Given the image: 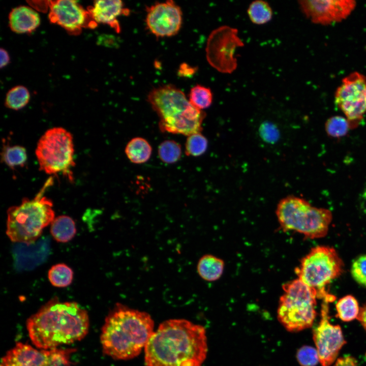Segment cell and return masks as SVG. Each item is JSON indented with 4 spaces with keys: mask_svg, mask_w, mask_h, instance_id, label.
Here are the masks:
<instances>
[{
    "mask_svg": "<svg viewBox=\"0 0 366 366\" xmlns=\"http://www.w3.org/2000/svg\"><path fill=\"white\" fill-rule=\"evenodd\" d=\"M260 134L264 140L272 142L278 138L279 133L277 128L270 123H264L260 127Z\"/></svg>",
    "mask_w": 366,
    "mask_h": 366,
    "instance_id": "cell-34",
    "label": "cell"
},
{
    "mask_svg": "<svg viewBox=\"0 0 366 366\" xmlns=\"http://www.w3.org/2000/svg\"><path fill=\"white\" fill-rule=\"evenodd\" d=\"M276 215L284 230H293L312 239L327 234L332 218L329 210L313 206L305 199L295 196L281 199Z\"/></svg>",
    "mask_w": 366,
    "mask_h": 366,
    "instance_id": "cell-6",
    "label": "cell"
},
{
    "mask_svg": "<svg viewBox=\"0 0 366 366\" xmlns=\"http://www.w3.org/2000/svg\"><path fill=\"white\" fill-rule=\"evenodd\" d=\"M160 159L165 163L171 164L177 162L181 156V148L179 144L173 140H165L158 147Z\"/></svg>",
    "mask_w": 366,
    "mask_h": 366,
    "instance_id": "cell-30",
    "label": "cell"
},
{
    "mask_svg": "<svg viewBox=\"0 0 366 366\" xmlns=\"http://www.w3.org/2000/svg\"><path fill=\"white\" fill-rule=\"evenodd\" d=\"M88 11L95 22L108 24L117 33L120 30L117 18L121 15H128L130 12L119 0L96 1Z\"/></svg>",
    "mask_w": 366,
    "mask_h": 366,
    "instance_id": "cell-17",
    "label": "cell"
},
{
    "mask_svg": "<svg viewBox=\"0 0 366 366\" xmlns=\"http://www.w3.org/2000/svg\"><path fill=\"white\" fill-rule=\"evenodd\" d=\"M207 140L201 133H197L188 136L185 152L187 155L198 157L203 154L207 148Z\"/></svg>",
    "mask_w": 366,
    "mask_h": 366,
    "instance_id": "cell-31",
    "label": "cell"
},
{
    "mask_svg": "<svg viewBox=\"0 0 366 366\" xmlns=\"http://www.w3.org/2000/svg\"><path fill=\"white\" fill-rule=\"evenodd\" d=\"M89 327V316L85 309L76 302H61L57 297L42 306L26 321L33 344L45 350L82 340Z\"/></svg>",
    "mask_w": 366,
    "mask_h": 366,
    "instance_id": "cell-2",
    "label": "cell"
},
{
    "mask_svg": "<svg viewBox=\"0 0 366 366\" xmlns=\"http://www.w3.org/2000/svg\"><path fill=\"white\" fill-rule=\"evenodd\" d=\"M115 39L113 36L107 35H101L98 37V45L107 47L113 46L115 44Z\"/></svg>",
    "mask_w": 366,
    "mask_h": 366,
    "instance_id": "cell-36",
    "label": "cell"
},
{
    "mask_svg": "<svg viewBox=\"0 0 366 366\" xmlns=\"http://www.w3.org/2000/svg\"><path fill=\"white\" fill-rule=\"evenodd\" d=\"M329 295L324 298L322 305L321 318L313 331V340L322 366H330L342 347L346 344L341 328L329 321L328 303L333 299Z\"/></svg>",
    "mask_w": 366,
    "mask_h": 366,
    "instance_id": "cell-12",
    "label": "cell"
},
{
    "mask_svg": "<svg viewBox=\"0 0 366 366\" xmlns=\"http://www.w3.org/2000/svg\"><path fill=\"white\" fill-rule=\"evenodd\" d=\"M325 129L328 136L339 138L345 136L350 129H351V126L347 118L341 116H334L326 120Z\"/></svg>",
    "mask_w": 366,
    "mask_h": 366,
    "instance_id": "cell-28",
    "label": "cell"
},
{
    "mask_svg": "<svg viewBox=\"0 0 366 366\" xmlns=\"http://www.w3.org/2000/svg\"><path fill=\"white\" fill-rule=\"evenodd\" d=\"M74 152L71 134L62 128H53L40 139L36 154L41 171L49 174L62 173L71 180Z\"/></svg>",
    "mask_w": 366,
    "mask_h": 366,
    "instance_id": "cell-9",
    "label": "cell"
},
{
    "mask_svg": "<svg viewBox=\"0 0 366 366\" xmlns=\"http://www.w3.org/2000/svg\"><path fill=\"white\" fill-rule=\"evenodd\" d=\"M357 319L366 330V304L360 309L359 313Z\"/></svg>",
    "mask_w": 366,
    "mask_h": 366,
    "instance_id": "cell-38",
    "label": "cell"
},
{
    "mask_svg": "<svg viewBox=\"0 0 366 366\" xmlns=\"http://www.w3.org/2000/svg\"><path fill=\"white\" fill-rule=\"evenodd\" d=\"M283 290L277 311L279 321L290 332L311 327L316 316V290L299 279L284 284Z\"/></svg>",
    "mask_w": 366,
    "mask_h": 366,
    "instance_id": "cell-7",
    "label": "cell"
},
{
    "mask_svg": "<svg viewBox=\"0 0 366 366\" xmlns=\"http://www.w3.org/2000/svg\"><path fill=\"white\" fill-rule=\"evenodd\" d=\"M76 351L74 348H54L47 350V357L44 366H72L71 356Z\"/></svg>",
    "mask_w": 366,
    "mask_h": 366,
    "instance_id": "cell-29",
    "label": "cell"
},
{
    "mask_svg": "<svg viewBox=\"0 0 366 366\" xmlns=\"http://www.w3.org/2000/svg\"><path fill=\"white\" fill-rule=\"evenodd\" d=\"M212 99L213 95L211 89L198 84L191 89L189 100L194 107L202 110L211 105Z\"/></svg>",
    "mask_w": 366,
    "mask_h": 366,
    "instance_id": "cell-27",
    "label": "cell"
},
{
    "mask_svg": "<svg viewBox=\"0 0 366 366\" xmlns=\"http://www.w3.org/2000/svg\"><path fill=\"white\" fill-rule=\"evenodd\" d=\"M146 24L157 37H171L179 30L182 11L173 1L158 3L146 8Z\"/></svg>",
    "mask_w": 366,
    "mask_h": 366,
    "instance_id": "cell-14",
    "label": "cell"
},
{
    "mask_svg": "<svg viewBox=\"0 0 366 366\" xmlns=\"http://www.w3.org/2000/svg\"><path fill=\"white\" fill-rule=\"evenodd\" d=\"M344 264L336 250L328 246H317L311 249L295 269L298 279L317 292L318 297L327 295L325 287L339 277Z\"/></svg>",
    "mask_w": 366,
    "mask_h": 366,
    "instance_id": "cell-8",
    "label": "cell"
},
{
    "mask_svg": "<svg viewBox=\"0 0 366 366\" xmlns=\"http://www.w3.org/2000/svg\"><path fill=\"white\" fill-rule=\"evenodd\" d=\"M40 23V18L38 13L28 6H20L14 8L9 15V26L16 33H32Z\"/></svg>",
    "mask_w": 366,
    "mask_h": 366,
    "instance_id": "cell-18",
    "label": "cell"
},
{
    "mask_svg": "<svg viewBox=\"0 0 366 366\" xmlns=\"http://www.w3.org/2000/svg\"><path fill=\"white\" fill-rule=\"evenodd\" d=\"M145 366H202L207 353L205 328L184 319L162 322L144 348Z\"/></svg>",
    "mask_w": 366,
    "mask_h": 366,
    "instance_id": "cell-1",
    "label": "cell"
},
{
    "mask_svg": "<svg viewBox=\"0 0 366 366\" xmlns=\"http://www.w3.org/2000/svg\"><path fill=\"white\" fill-rule=\"evenodd\" d=\"M351 273L358 284L366 287V254L354 260L351 266Z\"/></svg>",
    "mask_w": 366,
    "mask_h": 366,
    "instance_id": "cell-33",
    "label": "cell"
},
{
    "mask_svg": "<svg viewBox=\"0 0 366 366\" xmlns=\"http://www.w3.org/2000/svg\"><path fill=\"white\" fill-rule=\"evenodd\" d=\"M73 271L68 265L59 263L53 265L49 270L48 278L54 287L63 288L69 286L73 279Z\"/></svg>",
    "mask_w": 366,
    "mask_h": 366,
    "instance_id": "cell-25",
    "label": "cell"
},
{
    "mask_svg": "<svg viewBox=\"0 0 366 366\" xmlns=\"http://www.w3.org/2000/svg\"><path fill=\"white\" fill-rule=\"evenodd\" d=\"M248 16L252 23L255 24H264L271 20L272 10L266 1L256 0L252 2L247 10Z\"/></svg>",
    "mask_w": 366,
    "mask_h": 366,
    "instance_id": "cell-23",
    "label": "cell"
},
{
    "mask_svg": "<svg viewBox=\"0 0 366 366\" xmlns=\"http://www.w3.org/2000/svg\"><path fill=\"white\" fill-rule=\"evenodd\" d=\"M298 3L302 13L312 22L324 25L345 19L356 6L353 0H305Z\"/></svg>",
    "mask_w": 366,
    "mask_h": 366,
    "instance_id": "cell-15",
    "label": "cell"
},
{
    "mask_svg": "<svg viewBox=\"0 0 366 366\" xmlns=\"http://www.w3.org/2000/svg\"><path fill=\"white\" fill-rule=\"evenodd\" d=\"M49 19L72 35H78L83 27L95 28L97 23L90 13L75 1H48Z\"/></svg>",
    "mask_w": 366,
    "mask_h": 366,
    "instance_id": "cell-13",
    "label": "cell"
},
{
    "mask_svg": "<svg viewBox=\"0 0 366 366\" xmlns=\"http://www.w3.org/2000/svg\"><path fill=\"white\" fill-rule=\"evenodd\" d=\"M147 100L160 117L159 125L162 132L188 136L201 132L205 113L194 107L174 85L155 88Z\"/></svg>",
    "mask_w": 366,
    "mask_h": 366,
    "instance_id": "cell-4",
    "label": "cell"
},
{
    "mask_svg": "<svg viewBox=\"0 0 366 366\" xmlns=\"http://www.w3.org/2000/svg\"><path fill=\"white\" fill-rule=\"evenodd\" d=\"M336 307L337 317L345 322L357 318L360 311L357 300L351 295L340 298L337 302Z\"/></svg>",
    "mask_w": 366,
    "mask_h": 366,
    "instance_id": "cell-24",
    "label": "cell"
},
{
    "mask_svg": "<svg viewBox=\"0 0 366 366\" xmlns=\"http://www.w3.org/2000/svg\"><path fill=\"white\" fill-rule=\"evenodd\" d=\"M30 99V94L27 88L17 85L10 89L5 99V106L9 109L18 110L25 106Z\"/></svg>",
    "mask_w": 366,
    "mask_h": 366,
    "instance_id": "cell-26",
    "label": "cell"
},
{
    "mask_svg": "<svg viewBox=\"0 0 366 366\" xmlns=\"http://www.w3.org/2000/svg\"><path fill=\"white\" fill-rule=\"evenodd\" d=\"M154 328V321L148 313L117 302L102 327L103 353L115 360L135 358L144 349Z\"/></svg>",
    "mask_w": 366,
    "mask_h": 366,
    "instance_id": "cell-3",
    "label": "cell"
},
{
    "mask_svg": "<svg viewBox=\"0 0 366 366\" xmlns=\"http://www.w3.org/2000/svg\"><path fill=\"white\" fill-rule=\"evenodd\" d=\"M125 152L131 162L135 164H142L149 159L152 148L146 139L135 137L128 143Z\"/></svg>",
    "mask_w": 366,
    "mask_h": 366,
    "instance_id": "cell-21",
    "label": "cell"
},
{
    "mask_svg": "<svg viewBox=\"0 0 366 366\" xmlns=\"http://www.w3.org/2000/svg\"><path fill=\"white\" fill-rule=\"evenodd\" d=\"M297 359L301 366H315L319 362L317 349L310 346H303L298 350Z\"/></svg>",
    "mask_w": 366,
    "mask_h": 366,
    "instance_id": "cell-32",
    "label": "cell"
},
{
    "mask_svg": "<svg viewBox=\"0 0 366 366\" xmlns=\"http://www.w3.org/2000/svg\"><path fill=\"white\" fill-rule=\"evenodd\" d=\"M0 55H1V64L0 66L1 68L6 66L10 62V57L8 52L2 48L0 50Z\"/></svg>",
    "mask_w": 366,
    "mask_h": 366,
    "instance_id": "cell-37",
    "label": "cell"
},
{
    "mask_svg": "<svg viewBox=\"0 0 366 366\" xmlns=\"http://www.w3.org/2000/svg\"><path fill=\"white\" fill-rule=\"evenodd\" d=\"M1 156L2 162L12 169L18 167H23L27 161L26 149L19 145L4 144Z\"/></svg>",
    "mask_w": 366,
    "mask_h": 366,
    "instance_id": "cell-22",
    "label": "cell"
},
{
    "mask_svg": "<svg viewBox=\"0 0 366 366\" xmlns=\"http://www.w3.org/2000/svg\"><path fill=\"white\" fill-rule=\"evenodd\" d=\"M334 98L351 129L358 126L366 112V77L358 72L350 74L342 80Z\"/></svg>",
    "mask_w": 366,
    "mask_h": 366,
    "instance_id": "cell-11",
    "label": "cell"
},
{
    "mask_svg": "<svg viewBox=\"0 0 366 366\" xmlns=\"http://www.w3.org/2000/svg\"><path fill=\"white\" fill-rule=\"evenodd\" d=\"M50 233L57 242H68L76 233L75 222L68 216H58L51 223Z\"/></svg>",
    "mask_w": 366,
    "mask_h": 366,
    "instance_id": "cell-20",
    "label": "cell"
},
{
    "mask_svg": "<svg viewBox=\"0 0 366 366\" xmlns=\"http://www.w3.org/2000/svg\"><path fill=\"white\" fill-rule=\"evenodd\" d=\"M243 46L236 28L221 26L213 30L207 39L205 48L207 60L218 72L232 73L237 66L236 50Z\"/></svg>",
    "mask_w": 366,
    "mask_h": 366,
    "instance_id": "cell-10",
    "label": "cell"
},
{
    "mask_svg": "<svg viewBox=\"0 0 366 366\" xmlns=\"http://www.w3.org/2000/svg\"><path fill=\"white\" fill-rule=\"evenodd\" d=\"M224 263L221 259L211 254H206L199 260L197 270L199 276L206 281L218 280L222 275Z\"/></svg>",
    "mask_w": 366,
    "mask_h": 366,
    "instance_id": "cell-19",
    "label": "cell"
},
{
    "mask_svg": "<svg viewBox=\"0 0 366 366\" xmlns=\"http://www.w3.org/2000/svg\"><path fill=\"white\" fill-rule=\"evenodd\" d=\"M334 366H358L356 359L350 356L338 358Z\"/></svg>",
    "mask_w": 366,
    "mask_h": 366,
    "instance_id": "cell-35",
    "label": "cell"
},
{
    "mask_svg": "<svg viewBox=\"0 0 366 366\" xmlns=\"http://www.w3.org/2000/svg\"><path fill=\"white\" fill-rule=\"evenodd\" d=\"M51 183L52 179H48L34 198H24L20 205L8 209L6 233L12 242H34L55 218L52 201L43 196Z\"/></svg>",
    "mask_w": 366,
    "mask_h": 366,
    "instance_id": "cell-5",
    "label": "cell"
},
{
    "mask_svg": "<svg viewBox=\"0 0 366 366\" xmlns=\"http://www.w3.org/2000/svg\"><path fill=\"white\" fill-rule=\"evenodd\" d=\"M195 72V69L190 67L187 65H183L179 69V72L182 74L183 75H188L194 73Z\"/></svg>",
    "mask_w": 366,
    "mask_h": 366,
    "instance_id": "cell-39",
    "label": "cell"
},
{
    "mask_svg": "<svg viewBox=\"0 0 366 366\" xmlns=\"http://www.w3.org/2000/svg\"><path fill=\"white\" fill-rule=\"evenodd\" d=\"M47 357V350L17 343L2 358L1 366H44Z\"/></svg>",
    "mask_w": 366,
    "mask_h": 366,
    "instance_id": "cell-16",
    "label": "cell"
}]
</instances>
